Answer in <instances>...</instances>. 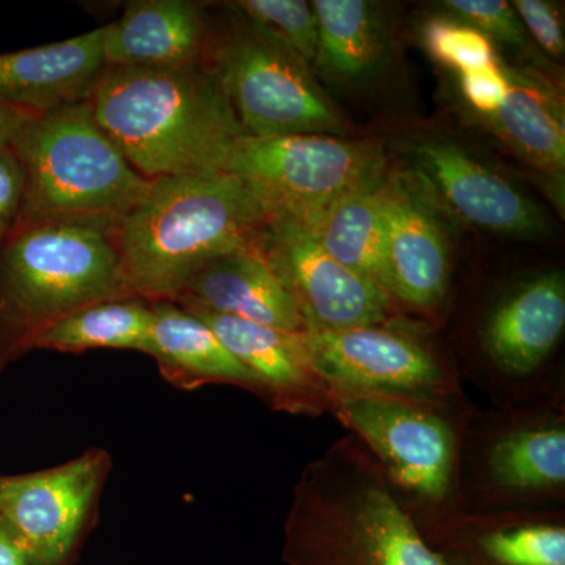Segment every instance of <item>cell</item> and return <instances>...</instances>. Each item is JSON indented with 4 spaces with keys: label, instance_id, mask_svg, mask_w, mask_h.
Returning <instances> with one entry per match:
<instances>
[{
    "label": "cell",
    "instance_id": "obj_5",
    "mask_svg": "<svg viewBox=\"0 0 565 565\" xmlns=\"http://www.w3.org/2000/svg\"><path fill=\"white\" fill-rule=\"evenodd\" d=\"M129 299L109 234L70 225L14 230L0 243V374L55 323Z\"/></svg>",
    "mask_w": 565,
    "mask_h": 565
},
{
    "label": "cell",
    "instance_id": "obj_6",
    "mask_svg": "<svg viewBox=\"0 0 565 565\" xmlns=\"http://www.w3.org/2000/svg\"><path fill=\"white\" fill-rule=\"evenodd\" d=\"M459 399L334 397L332 414L370 452L419 530L463 512L460 467L473 412Z\"/></svg>",
    "mask_w": 565,
    "mask_h": 565
},
{
    "label": "cell",
    "instance_id": "obj_23",
    "mask_svg": "<svg viewBox=\"0 0 565 565\" xmlns=\"http://www.w3.org/2000/svg\"><path fill=\"white\" fill-rule=\"evenodd\" d=\"M388 207L390 174L386 173L330 207L310 232L337 262L390 294L386 270Z\"/></svg>",
    "mask_w": 565,
    "mask_h": 565
},
{
    "label": "cell",
    "instance_id": "obj_22",
    "mask_svg": "<svg viewBox=\"0 0 565 565\" xmlns=\"http://www.w3.org/2000/svg\"><path fill=\"white\" fill-rule=\"evenodd\" d=\"M509 90L487 125L522 161L550 177L565 169L563 96L535 68L505 66Z\"/></svg>",
    "mask_w": 565,
    "mask_h": 565
},
{
    "label": "cell",
    "instance_id": "obj_15",
    "mask_svg": "<svg viewBox=\"0 0 565 565\" xmlns=\"http://www.w3.org/2000/svg\"><path fill=\"white\" fill-rule=\"evenodd\" d=\"M173 303L247 319L282 332H308L299 303L275 263L269 236L262 244L203 264L184 281Z\"/></svg>",
    "mask_w": 565,
    "mask_h": 565
},
{
    "label": "cell",
    "instance_id": "obj_33",
    "mask_svg": "<svg viewBox=\"0 0 565 565\" xmlns=\"http://www.w3.org/2000/svg\"><path fill=\"white\" fill-rule=\"evenodd\" d=\"M0 565H32L24 550L2 522H0Z\"/></svg>",
    "mask_w": 565,
    "mask_h": 565
},
{
    "label": "cell",
    "instance_id": "obj_25",
    "mask_svg": "<svg viewBox=\"0 0 565 565\" xmlns=\"http://www.w3.org/2000/svg\"><path fill=\"white\" fill-rule=\"evenodd\" d=\"M152 305L141 299L106 300L66 316L47 330L35 351L84 353L98 349L143 352Z\"/></svg>",
    "mask_w": 565,
    "mask_h": 565
},
{
    "label": "cell",
    "instance_id": "obj_19",
    "mask_svg": "<svg viewBox=\"0 0 565 565\" xmlns=\"http://www.w3.org/2000/svg\"><path fill=\"white\" fill-rule=\"evenodd\" d=\"M103 29L106 68H188L206 61L211 32L195 2L137 0Z\"/></svg>",
    "mask_w": 565,
    "mask_h": 565
},
{
    "label": "cell",
    "instance_id": "obj_20",
    "mask_svg": "<svg viewBox=\"0 0 565 565\" xmlns=\"http://www.w3.org/2000/svg\"><path fill=\"white\" fill-rule=\"evenodd\" d=\"M103 33L0 54V104L44 115L90 99L106 68Z\"/></svg>",
    "mask_w": 565,
    "mask_h": 565
},
{
    "label": "cell",
    "instance_id": "obj_1",
    "mask_svg": "<svg viewBox=\"0 0 565 565\" xmlns=\"http://www.w3.org/2000/svg\"><path fill=\"white\" fill-rule=\"evenodd\" d=\"M269 215L233 174L152 180L110 239L129 299L173 302L203 264L262 244Z\"/></svg>",
    "mask_w": 565,
    "mask_h": 565
},
{
    "label": "cell",
    "instance_id": "obj_2",
    "mask_svg": "<svg viewBox=\"0 0 565 565\" xmlns=\"http://www.w3.org/2000/svg\"><path fill=\"white\" fill-rule=\"evenodd\" d=\"M281 559L286 565H445L351 434L308 463L294 486Z\"/></svg>",
    "mask_w": 565,
    "mask_h": 565
},
{
    "label": "cell",
    "instance_id": "obj_12",
    "mask_svg": "<svg viewBox=\"0 0 565 565\" xmlns=\"http://www.w3.org/2000/svg\"><path fill=\"white\" fill-rule=\"evenodd\" d=\"M269 244L308 330L388 323L393 297L337 262L323 250L310 230L291 222L269 221Z\"/></svg>",
    "mask_w": 565,
    "mask_h": 565
},
{
    "label": "cell",
    "instance_id": "obj_16",
    "mask_svg": "<svg viewBox=\"0 0 565 565\" xmlns=\"http://www.w3.org/2000/svg\"><path fill=\"white\" fill-rule=\"evenodd\" d=\"M565 327V275L550 270L509 289L490 308L479 341L494 373L522 385L555 352Z\"/></svg>",
    "mask_w": 565,
    "mask_h": 565
},
{
    "label": "cell",
    "instance_id": "obj_4",
    "mask_svg": "<svg viewBox=\"0 0 565 565\" xmlns=\"http://www.w3.org/2000/svg\"><path fill=\"white\" fill-rule=\"evenodd\" d=\"M13 151L24 172L14 230L70 225L111 236L152 181L126 161L88 99L33 117Z\"/></svg>",
    "mask_w": 565,
    "mask_h": 565
},
{
    "label": "cell",
    "instance_id": "obj_24",
    "mask_svg": "<svg viewBox=\"0 0 565 565\" xmlns=\"http://www.w3.org/2000/svg\"><path fill=\"white\" fill-rule=\"evenodd\" d=\"M318 54L315 66L334 81H356L373 73L388 46V25L375 3L315 0Z\"/></svg>",
    "mask_w": 565,
    "mask_h": 565
},
{
    "label": "cell",
    "instance_id": "obj_30",
    "mask_svg": "<svg viewBox=\"0 0 565 565\" xmlns=\"http://www.w3.org/2000/svg\"><path fill=\"white\" fill-rule=\"evenodd\" d=\"M512 6L535 44L545 55L561 61L564 57L565 39L563 20L556 7L544 0H515Z\"/></svg>",
    "mask_w": 565,
    "mask_h": 565
},
{
    "label": "cell",
    "instance_id": "obj_21",
    "mask_svg": "<svg viewBox=\"0 0 565 565\" xmlns=\"http://www.w3.org/2000/svg\"><path fill=\"white\" fill-rule=\"evenodd\" d=\"M143 353L152 356L166 381L181 390L210 384L241 386L262 397L255 375L226 351L195 315L173 302H154Z\"/></svg>",
    "mask_w": 565,
    "mask_h": 565
},
{
    "label": "cell",
    "instance_id": "obj_3",
    "mask_svg": "<svg viewBox=\"0 0 565 565\" xmlns=\"http://www.w3.org/2000/svg\"><path fill=\"white\" fill-rule=\"evenodd\" d=\"M93 117L148 180L223 172L244 136L214 74L188 68H104Z\"/></svg>",
    "mask_w": 565,
    "mask_h": 565
},
{
    "label": "cell",
    "instance_id": "obj_8",
    "mask_svg": "<svg viewBox=\"0 0 565 565\" xmlns=\"http://www.w3.org/2000/svg\"><path fill=\"white\" fill-rule=\"evenodd\" d=\"M239 20L221 35L211 33L204 63L244 132L343 137L348 125L310 66L262 25L245 17Z\"/></svg>",
    "mask_w": 565,
    "mask_h": 565
},
{
    "label": "cell",
    "instance_id": "obj_7",
    "mask_svg": "<svg viewBox=\"0 0 565 565\" xmlns=\"http://www.w3.org/2000/svg\"><path fill=\"white\" fill-rule=\"evenodd\" d=\"M223 172L256 196L269 221L313 230L330 207L386 174L381 145L322 134L241 136Z\"/></svg>",
    "mask_w": 565,
    "mask_h": 565
},
{
    "label": "cell",
    "instance_id": "obj_10",
    "mask_svg": "<svg viewBox=\"0 0 565 565\" xmlns=\"http://www.w3.org/2000/svg\"><path fill=\"white\" fill-rule=\"evenodd\" d=\"M110 470L109 452L90 448L46 470L0 475V522L32 565H73L98 519Z\"/></svg>",
    "mask_w": 565,
    "mask_h": 565
},
{
    "label": "cell",
    "instance_id": "obj_18",
    "mask_svg": "<svg viewBox=\"0 0 565 565\" xmlns=\"http://www.w3.org/2000/svg\"><path fill=\"white\" fill-rule=\"evenodd\" d=\"M386 270L394 300L434 311L448 292L451 256L441 223L418 184L390 174Z\"/></svg>",
    "mask_w": 565,
    "mask_h": 565
},
{
    "label": "cell",
    "instance_id": "obj_14",
    "mask_svg": "<svg viewBox=\"0 0 565 565\" xmlns=\"http://www.w3.org/2000/svg\"><path fill=\"white\" fill-rule=\"evenodd\" d=\"M414 159L422 180L463 221L504 236L534 237L548 232L537 203L459 145L419 140Z\"/></svg>",
    "mask_w": 565,
    "mask_h": 565
},
{
    "label": "cell",
    "instance_id": "obj_32",
    "mask_svg": "<svg viewBox=\"0 0 565 565\" xmlns=\"http://www.w3.org/2000/svg\"><path fill=\"white\" fill-rule=\"evenodd\" d=\"M33 117L36 115L0 104V148H13Z\"/></svg>",
    "mask_w": 565,
    "mask_h": 565
},
{
    "label": "cell",
    "instance_id": "obj_13",
    "mask_svg": "<svg viewBox=\"0 0 565 565\" xmlns=\"http://www.w3.org/2000/svg\"><path fill=\"white\" fill-rule=\"evenodd\" d=\"M422 534L445 565H565L559 509L460 512Z\"/></svg>",
    "mask_w": 565,
    "mask_h": 565
},
{
    "label": "cell",
    "instance_id": "obj_28",
    "mask_svg": "<svg viewBox=\"0 0 565 565\" xmlns=\"http://www.w3.org/2000/svg\"><path fill=\"white\" fill-rule=\"evenodd\" d=\"M444 7L452 18L473 25L490 40L501 41L523 54L534 55L535 61L542 62V55L535 50L525 25L511 2H505V0H446Z\"/></svg>",
    "mask_w": 565,
    "mask_h": 565
},
{
    "label": "cell",
    "instance_id": "obj_27",
    "mask_svg": "<svg viewBox=\"0 0 565 565\" xmlns=\"http://www.w3.org/2000/svg\"><path fill=\"white\" fill-rule=\"evenodd\" d=\"M422 43L434 61L457 73L500 62L493 41L456 18L427 21L422 29Z\"/></svg>",
    "mask_w": 565,
    "mask_h": 565
},
{
    "label": "cell",
    "instance_id": "obj_17",
    "mask_svg": "<svg viewBox=\"0 0 565 565\" xmlns=\"http://www.w3.org/2000/svg\"><path fill=\"white\" fill-rule=\"evenodd\" d=\"M185 310L206 323L226 351L255 375L263 399L275 411L308 415L332 412V390L316 373L303 333L282 332L264 323L200 308Z\"/></svg>",
    "mask_w": 565,
    "mask_h": 565
},
{
    "label": "cell",
    "instance_id": "obj_26",
    "mask_svg": "<svg viewBox=\"0 0 565 565\" xmlns=\"http://www.w3.org/2000/svg\"><path fill=\"white\" fill-rule=\"evenodd\" d=\"M243 17L262 25L275 39L302 58L308 66L315 65L318 54V18L313 6L305 0H241L234 3Z\"/></svg>",
    "mask_w": 565,
    "mask_h": 565
},
{
    "label": "cell",
    "instance_id": "obj_29",
    "mask_svg": "<svg viewBox=\"0 0 565 565\" xmlns=\"http://www.w3.org/2000/svg\"><path fill=\"white\" fill-rule=\"evenodd\" d=\"M459 88L465 102L481 117H490L503 104L509 90L508 71L498 62L459 73Z\"/></svg>",
    "mask_w": 565,
    "mask_h": 565
},
{
    "label": "cell",
    "instance_id": "obj_9",
    "mask_svg": "<svg viewBox=\"0 0 565 565\" xmlns=\"http://www.w3.org/2000/svg\"><path fill=\"white\" fill-rule=\"evenodd\" d=\"M564 492L563 401L471 415L460 467L463 512L557 509Z\"/></svg>",
    "mask_w": 565,
    "mask_h": 565
},
{
    "label": "cell",
    "instance_id": "obj_31",
    "mask_svg": "<svg viewBox=\"0 0 565 565\" xmlns=\"http://www.w3.org/2000/svg\"><path fill=\"white\" fill-rule=\"evenodd\" d=\"M24 196V172L13 148H0V243L17 228Z\"/></svg>",
    "mask_w": 565,
    "mask_h": 565
},
{
    "label": "cell",
    "instance_id": "obj_11",
    "mask_svg": "<svg viewBox=\"0 0 565 565\" xmlns=\"http://www.w3.org/2000/svg\"><path fill=\"white\" fill-rule=\"evenodd\" d=\"M316 373L333 396L408 397L449 401L460 397L456 375L414 334L390 323L303 333Z\"/></svg>",
    "mask_w": 565,
    "mask_h": 565
}]
</instances>
